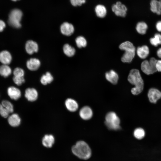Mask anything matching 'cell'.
Listing matches in <instances>:
<instances>
[{
  "label": "cell",
  "instance_id": "obj_1",
  "mask_svg": "<svg viewBox=\"0 0 161 161\" xmlns=\"http://www.w3.org/2000/svg\"><path fill=\"white\" fill-rule=\"evenodd\" d=\"M128 80L131 84L135 86L131 90L133 95H137L142 92L144 87V82L139 70L136 69L131 70Z\"/></svg>",
  "mask_w": 161,
  "mask_h": 161
},
{
  "label": "cell",
  "instance_id": "obj_2",
  "mask_svg": "<svg viewBox=\"0 0 161 161\" xmlns=\"http://www.w3.org/2000/svg\"><path fill=\"white\" fill-rule=\"evenodd\" d=\"M72 153L80 159L87 160L91 155V149L85 142L79 141L77 142L72 148Z\"/></svg>",
  "mask_w": 161,
  "mask_h": 161
},
{
  "label": "cell",
  "instance_id": "obj_3",
  "mask_svg": "<svg viewBox=\"0 0 161 161\" xmlns=\"http://www.w3.org/2000/svg\"><path fill=\"white\" fill-rule=\"evenodd\" d=\"M119 48L125 51L121 58L122 61L124 63L131 62L135 55V48L133 44L129 41H126L121 43Z\"/></svg>",
  "mask_w": 161,
  "mask_h": 161
},
{
  "label": "cell",
  "instance_id": "obj_4",
  "mask_svg": "<svg viewBox=\"0 0 161 161\" xmlns=\"http://www.w3.org/2000/svg\"><path fill=\"white\" fill-rule=\"evenodd\" d=\"M23 13L19 9H15L12 10L10 13L8 20V23L11 27L16 28L21 27L20 23Z\"/></svg>",
  "mask_w": 161,
  "mask_h": 161
},
{
  "label": "cell",
  "instance_id": "obj_5",
  "mask_svg": "<svg viewBox=\"0 0 161 161\" xmlns=\"http://www.w3.org/2000/svg\"><path fill=\"white\" fill-rule=\"evenodd\" d=\"M120 120L115 113L110 112L107 114L105 123L109 129L116 130L120 129Z\"/></svg>",
  "mask_w": 161,
  "mask_h": 161
},
{
  "label": "cell",
  "instance_id": "obj_6",
  "mask_svg": "<svg viewBox=\"0 0 161 161\" xmlns=\"http://www.w3.org/2000/svg\"><path fill=\"white\" fill-rule=\"evenodd\" d=\"M157 60L155 58H151L149 61L145 60L141 63V69L146 75H149L156 72L157 70L156 65Z\"/></svg>",
  "mask_w": 161,
  "mask_h": 161
},
{
  "label": "cell",
  "instance_id": "obj_7",
  "mask_svg": "<svg viewBox=\"0 0 161 161\" xmlns=\"http://www.w3.org/2000/svg\"><path fill=\"white\" fill-rule=\"evenodd\" d=\"M112 11L117 16L125 17L126 14L127 8L125 5L118 1L112 7Z\"/></svg>",
  "mask_w": 161,
  "mask_h": 161
},
{
  "label": "cell",
  "instance_id": "obj_8",
  "mask_svg": "<svg viewBox=\"0 0 161 161\" xmlns=\"http://www.w3.org/2000/svg\"><path fill=\"white\" fill-rule=\"evenodd\" d=\"M148 96L150 102L155 103L161 98V92L156 89L151 88L149 90Z\"/></svg>",
  "mask_w": 161,
  "mask_h": 161
},
{
  "label": "cell",
  "instance_id": "obj_9",
  "mask_svg": "<svg viewBox=\"0 0 161 161\" xmlns=\"http://www.w3.org/2000/svg\"><path fill=\"white\" fill-rule=\"evenodd\" d=\"M60 30L63 35L69 36L74 32V28L72 24L67 22H65L61 25Z\"/></svg>",
  "mask_w": 161,
  "mask_h": 161
},
{
  "label": "cell",
  "instance_id": "obj_10",
  "mask_svg": "<svg viewBox=\"0 0 161 161\" xmlns=\"http://www.w3.org/2000/svg\"><path fill=\"white\" fill-rule=\"evenodd\" d=\"M38 46L35 41L30 40L27 41L25 44L26 52L30 55H32L34 52H37L38 50Z\"/></svg>",
  "mask_w": 161,
  "mask_h": 161
},
{
  "label": "cell",
  "instance_id": "obj_11",
  "mask_svg": "<svg viewBox=\"0 0 161 161\" xmlns=\"http://www.w3.org/2000/svg\"><path fill=\"white\" fill-rule=\"evenodd\" d=\"M37 91L33 88H28L25 91V96L27 100L30 101L36 100L38 97Z\"/></svg>",
  "mask_w": 161,
  "mask_h": 161
},
{
  "label": "cell",
  "instance_id": "obj_12",
  "mask_svg": "<svg viewBox=\"0 0 161 161\" xmlns=\"http://www.w3.org/2000/svg\"><path fill=\"white\" fill-rule=\"evenodd\" d=\"M8 96L12 99L16 100L21 96V93L20 90L18 88L14 87H9L7 90Z\"/></svg>",
  "mask_w": 161,
  "mask_h": 161
},
{
  "label": "cell",
  "instance_id": "obj_13",
  "mask_svg": "<svg viewBox=\"0 0 161 161\" xmlns=\"http://www.w3.org/2000/svg\"><path fill=\"white\" fill-rule=\"evenodd\" d=\"M93 112L89 106H85L81 109L79 112L80 117L84 120H88L92 117Z\"/></svg>",
  "mask_w": 161,
  "mask_h": 161
},
{
  "label": "cell",
  "instance_id": "obj_14",
  "mask_svg": "<svg viewBox=\"0 0 161 161\" xmlns=\"http://www.w3.org/2000/svg\"><path fill=\"white\" fill-rule=\"evenodd\" d=\"M40 61L36 58H31L27 61L26 65L28 69L31 71L38 69L40 66Z\"/></svg>",
  "mask_w": 161,
  "mask_h": 161
},
{
  "label": "cell",
  "instance_id": "obj_15",
  "mask_svg": "<svg viewBox=\"0 0 161 161\" xmlns=\"http://www.w3.org/2000/svg\"><path fill=\"white\" fill-rule=\"evenodd\" d=\"M12 59L11 55L8 51L4 50L0 52V61L3 64L8 65L10 64Z\"/></svg>",
  "mask_w": 161,
  "mask_h": 161
},
{
  "label": "cell",
  "instance_id": "obj_16",
  "mask_svg": "<svg viewBox=\"0 0 161 161\" xmlns=\"http://www.w3.org/2000/svg\"><path fill=\"white\" fill-rule=\"evenodd\" d=\"M105 77L107 80L114 84H115L117 83L118 79V74L112 70L106 73Z\"/></svg>",
  "mask_w": 161,
  "mask_h": 161
},
{
  "label": "cell",
  "instance_id": "obj_17",
  "mask_svg": "<svg viewBox=\"0 0 161 161\" xmlns=\"http://www.w3.org/2000/svg\"><path fill=\"white\" fill-rule=\"evenodd\" d=\"M65 106L69 111H76L78 108V105L76 101L71 98L67 99L65 102Z\"/></svg>",
  "mask_w": 161,
  "mask_h": 161
},
{
  "label": "cell",
  "instance_id": "obj_18",
  "mask_svg": "<svg viewBox=\"0 0 161 161\" xmlns=\"http://www.w3.org/2000/svg\"><path fill=\"white\" fill-rule=\"evenodd\" d=\"M149 52V48L146 45L138 47L137 49V53L138 56L142 59L145 58L148 56Z\"/></svg>",
  "mask_w": 161,
  "mask_h": 161
},
{
  "label": "cell",
  "instance_id": "obj_19",
  "mask_svg": "<svg viewBox=\"0 0 161 161\" xmlns=\"http://www.w3.org/2000/svg\"><path fill=\"white\" fill-rule=\"evenodd\" d=\"M55 142V138L51 134H46L42 140L43 145L47 148L51 147Z\"/></svg>",
  "mask_w": 161,
  "mask_h": 161
},
{
  "label": "cell",
  "instance_id": "obj_20",
  "mask_svg": "<svg viewBox=\"0 0 161 161\" xmlns=\"http://www.w3.org/2000/svg\"><path fill=\"white\" fill-rule=\"evenodd\" d=\"M21 119L17 114H13L9 116L8 118L9 124L12 126L15 127L18 126L21 123Z\"/></svg>",
  "mask_w": 161,
  "mask_h": 161
},
{
  "label": "cell",
  "instance_id": "obj_21",
  "mask_svg": "<svg viewBox=\"0 0 161 161\" xmlns=\"http://www.w3.org/2000/svg\"><path fill=\"white\" fill-rule=\"evenodd\" d=\"M95 12L97 16L103 18L105 16L107 10L105 7L102 5L99 4L96 6L95 9Z\"/></svg>",
  "mask_w": 161,
  "mask_h": 161
},
{
  "label": "cell",
  "instance_id": "obj_22",
  "mask_svg": "<svg viewBox=\"0 0 161 161\" xmlns=\"http://www.w3.org/2000/svg\"><path fill=\"white\" fill-rule=\"evenodd\" d=\"M63 50L64 53L67 56L71 57L75 54V49L68 44H65L63 47Z\"/></svg>",
  "mask_w": 161,
  "mask_h": 161
},
{
  "label": "cell",
  "instance_id": "obj_23",
  "mask_svg": "<svg viewBox=\"0 0 161 161\" xmlns=\"http://www.w3.org/2000/svg\"><path fill=\"white\" fill-rule=\"evenodd\" d=\"M147 24L143 21H140L137 24L136 29L137 32L140 34H145L148 29Z\"/></svg>",
  "mask_w": 161,
  "mask_h": 161
},
{
  "label": "cell",
  "instance_id": "obj_24",
  "mask_svg": "<svg viewBox=\"0 0 161 161\" xmlns=\"http://www.w3.org/2000/svg\"><path fill=\"white\" fill-rule=\"evenodd\" d=\"M12 70L7 65L3 64L0 66V75L5 77H7L11 73Z\"/></svg>",
  "mask_w": 161,
  "mask_h": 161
},
{
  "label": "cell",
  "instance_id": "obj_25",
  "mask_svg": "<svg viewBox=\"0 0 161 161\" xmlns=\"http://www.w3.org/2000/svg\"><path fill=\"white\" fill-rule=\"evenodd\" d=\"M53 80V77L51 73L49 72H47L41 77L40 81L42 84L46 85L47 84L51 83Z\"/></svg>",
  "mask_w": 161,
  "mask_h": 161
},
{
  "label": "cell",
  "instance_id": "obj_26",
  "mask_svg": "<svg viewBox=\"0 0 161 161\" xmlns=\"http://www.w3.org/2000/svg\"><path fill=\"white\" fill-rule=\"evenodd\" d=\"M150 9L151 12L158 15L161 13L159 11L158 1L157 0H151L150 3Z\"/></svg>",
  "mask_w": 161,
  "mask_h": 161
},
{
  "label": "cell",
  "instance_id": "obj_27",
  "mask_svg": "<svg viewBox=\"0 0 161 161\" xmlns=\"http://www.w3.org/2000/svg\"><path fill=\"white\" fill-rule=\"evenodd\" d=\"M150 42L151 45L157 47L159 44H161V35L159 33H156L154 37L151 38L150 39Z\"/></svg>",
  "mask_w": 161,
  "mask_h": 161
},
{
  "label": "cell",
  "instance_id": "obj_28",
  "mask_svg": "<svg viewBox=\"0 0 161 161\" xmlns=\"http://www.w3.org/2000/svg\"><path fill=\"white\" fill-rule=\"evenodd\" d=\"M75 42L79 48L84 47L86 46L87 42L85 38L82 36L78 37L75 39Z\"/></svg>",
  "mask_w": 161,
  "mask_h": 161
},
{
  "label": "cell",
  "instance_id": "obj_29",
  "mask_svg": "<svg viewBox=\"0 0 161 161\" xmlns=\"http://www.w3.org/2000/svg\"><path fill=\"white\" fill-rule=\"evenodd\" d=\"M134 135L136 139L141 140L145 137V131L144 129L142 128H137L134 130Z\"/></svg>",
  "mask_w": 161,
  "mask_h": 161
},
{
  "label": "cell",
  "instance_id": "obj_30",
  "mask_svg": "<svg viewBox=\"0 0 161 161\" xmlns=\"http://www.w3.org/2000/svg\"><path fill=\"white\" fill-rule=\"evenodd\" d=\"M1 104L10 113L13 112V106L10 101L7 100H4L2 101Z\"/></svg>",
  "mask_w": 161,
  "mask_h": 161
},
{
  "label": "cell",
  "instance_id": "obj_31",
  "mask_svg": "<svg viewBox=\"0 0 161 161\" xmlns=\"http://www.w3.org/2000/svg\"><path fill=\"white\" fill-rule=\"evenodd\" d=\"M13 73L14 76L18 77H24V70L21 68L18 67L14 69Z\"/></svg>",
  "mask_w": 161,
  "mask_h": 161
},
{
  "label": "cell",
  "instance_id": "obj_32",
  "mask_svg": "<svg viewBox=\"0 0 161 161\" xmlns=\"http://www.w3.org/2000/svg\"><path fill=\"white\" fill-rule=\"evenodd\" d=\"M10 113L1 104H0V114L1 116L6 118L8 116Z\"/></svg>",
  "mask_w": 161,
  "mask_h": 161
},
{
  "label": "cell",
  "instance_id": "obj_33",
  "mask_svg": "<svg viewBox=\"0 0 161 161\" xmlns=\"http://www.w3.org/2000/svg\"><path fill=\"white\" fill-rule=\"evenodd\" d=\"M13 80L14 83L18 86L21 85L25 82L24 77H18L14 76L13 78Z\"/></svg>",
  "mask_w": 161,
  "mask_h": 161
},
{
  "label": "cell",
  "instance_id": "obj_34",
  "mask_svg": "<svg viewBox=\"0 0 161 161\" xmlns=\"http://www.w3.org/2000/svg\"><path fill=\"white\" fill-rule=\"evenodd\" d=\"M86 0H70L72 4L74 6H80L84 3Z\"/></svg>",
  "mask_w": 161,
  "mask_h": 161
},
{
  "label": "cell",
  "instance_id": "obj_35",
  "mask_svg": "<svg viewBox=\"0 0 161 161\" xmlns=\"http://www.w3.org/2000/svg\"><path fill=\"white\" fill-rule=\"evenodd\" d=\"M156 67L157 71L161 72V60H157Z\"/></svg>",
  "mask_w": 161,
  "mask_h": 161
},
{
  "label": "cell",
  "instance_id": "obj_36",
  "mask_svg": "<svg viewBox=\"0 0 161 161\" xmlns=\"http://www.w3.org/2000/svg\"><path fill=\"white\" fill-rule=\"evenodd\" d=\"M6 27L5 22L2 20H0V32H2Z\"/></svg>",
  "mask_w": 161,
  "mask_h": 161
},
{
  "label": "cell",
  "instance_id": "obj_37",
  "mask_svg": "<svg viewBox=\"0 0 161 161\" xmlns=\"http://www.w3.org/2000/svg\"><path fill=\"white\" fill-rule=\"evenodd\" d=\"M156 27L158 31L161 32V21H159L157 23Z\"/></svg>",
  "mask_w": 161,
  "mask_h": 161
},
{
  "label": "cell",
  "instance_id": "obj_38",
  "mask_svg": "<svg viewBox=\"0 0 161 161\" xmlns=\"http://www.w3.org/2000/svg\"><path fill=\"white\" fill-rule=\"evenodd\" d=\"M157 55L158 57L161 58V48H159L157 50Z\"/></svg>",
  "mask_w": 161,
  "mask_h": 161
},
{
  "label": "cell",
  "instance_id": "obj_39",
  "mask_svg": "<svg viewBox=\"0 0 161 161\" xmlns=\"http://www.w3.org/2000/svg\"><path fill=\"white\" fill-rule=\"evenodd\" d=\"M159 11L161 13V0L158 1Z\"/></svg>",
  "mask_w": 161,
  "mask_h": 161
},
{
  "label": "cell",
  "instance_id": "obj_40",
  "mask_svg": "<svg viewBox=\"0 0 161 161\" xmlns=\"http://www.w3.org/2000/svg\"><path fill=\"white\" fill-rule=\"evenodd\" d=\"M12 0V1H16L18 0Z\"/></svg>",
  "mask_w": 161,
  "mask_h": 161
}]
</instances>
